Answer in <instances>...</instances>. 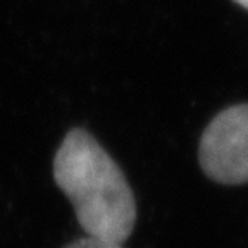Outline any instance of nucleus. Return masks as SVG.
<instances>
[{"label":"nucleus","mask_w":248,"mask_h":248,"mask_svg":"<svg viewBox=\"0 0 248 248\" xmlns=\"http://www.w3.org/2000/svg\"><path fill=\"white\" fill-rule=\"evenodd\" d=\"M54 179L90 236L124 243L136 222L131 186L88 131L71 129L54 159Z\"/></svg>","instance_id":"1"},{"label":"nucleus","mask_w":248,"mask_h":248,"mask_svg":"<svg viewBox=\"0 0 248 248\" xmlns=\"http://www.w3.org/2000/svg\"><path fill=\"white\" fill-rule=\"evenodd\" d=\"M200 166L221 185L248 183V104L217 114L200 140Z\"/></svg>","instance_id":"2"},{"label":"nucleus","mask_w":248,"mask_h":248,"mask_svg":"<svg viewBox=\"0 0 248 248\" xmlns=\"http://www.w3.org/2000/svg\"><path fill=\"white\" fill-rule=\"evenodd\" d=\"M66 248H123V243H116V241L104 240V238H97V236H90V234H86L85 238L67 245Z\"/></svg>","instance_id":"3"},{"label":"nucleus","mask_w":248,"mask_h":248,"mask_svg":"<svg viewBox=\"0 0 248 248\" xmlns=\"http://www.w3.org/2000/svg\"><path fill=\"white\" fill-rule=\"evenodd\" d=\"M238 5H241V7H245L248 11V0H234Z\"/></svg>","instance_id":"4"}]
</instances>
